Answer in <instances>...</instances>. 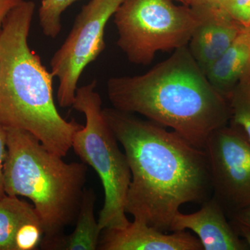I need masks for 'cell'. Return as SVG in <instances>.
Returning <instances> with one entry per match:
<instances>
[{
    "mask_svg": "<svg viewBox=\"0 0 250 250\" xmlns=\"http://www.w3.org/2000/svg\"><path fill=\"white\" fill-rule=\"evenodd\" d=\"M98 250H203L199 238L189 231L167 234L147 224L134 220L124 229H104Z\"/></svg>",
    "mask_w": 250,
    "mask_h": 250,
    "instance_id": "cell-10",
    "label": "cell"
},
{
    "mask_svg": "<svg viewBox=\"0 0 250 250\" xmlns=\"http://www.w3.org/2000/svg\"><path fill=\"white\" fill-rule=\"evenodd\" d=\"M229 0H183V4L193 9H224Z\"/></svg>",
    "mask_w": 250,
    "mask_h": 250,
    "instance_id": "cell-18",
    "label": "cell"
},
{
    "mask_svg": "<svg viewBox=\"0 0 250 250\" xmlns=\"http://www.w3.org/2000/svg\"><path fill=\"white\" fill-rule=\"evenodd\" d=\"M229 126L250 143V67L228 98Z\"/></svg>",
    "mask_w": 250,
    "mask_h": 250,
    "instance_id": "cell-15",
    "label": "cell"
},
{
    "mask_svg": "<svg viewBox=\"0 0 250 250\" xmlns=\"http://www.w3.org/2000/svg\"><path fill=\"white\" fill-rule=\"evenodd\" d=\"M39 219L34 207L18 197L0 198V250H15V238L24 224Z\"/></svg>",
    "mask_w": 250,
    "mask_h": 250,
    "instance_id": "cell-14",
    "label": "cell"
},
{
    "mask_svg": "<svg viewBox=\"0 0 250 250\" xmlns=\"http://www.w3.org/2000/svg\"><path fill=\"white\" fill-rule=\"evenodd\" d=\"M5 194L29 198L42 224V241L54 239L76 222L85 189L84 163H65L37 138L22 129L4 128Z\"/></svg>",
    "mask_w": 250,
    "mask_h": 250,
    "instance_id": "cell-4",
    "label": "cell"
},
{
    "mask_svg": "<svg viewBox=\"0 0 250 250\" xmlns=\"http://www.w3.org/2000/svg\"><path fill=\"white\" fill-rule=\"evenodd\" d=\"M125 0H90L77 15L70 34L50 61L51 72L59 80L57 98L62 108L71 107L79 80L106 45V24Z\"/></svg>",
    "mask_w": 250,
    "mask_h": 250,
    "instance_id": "cell-7",
    "label": "cell"
},
{
    "mask_svg": "<svg viewBox=\"0 0 250 250\" xmlns=\"http://www.w3.org/2000/svg\"><path fill=\"white\" fill-rule=\"evenodd\" d=\"M22 0H0V31L6 16Z\"/></svg>",
    "mask_w": 250,
    "mask_h": 250,
    "instance_id": "cell-20",
    "label": "cell"
},
{
    "mask_svg": "<svg viewBox=\"0 0 250 250\" xmlns=\"http://www.w3.org/2000/svg\"><path fill=\"white\" fill-rule=\"evenodd\" d=\"M96 195L93 189H84L73 232L42 242L40 248L50 250H96L102 230L95 217Z\"/></svg>",
    "mask_w": 250,
    "mask_h": 250,
    "instance_id": "cell-13",
    "label": "cell"
},
{
    "mask_svg": "<svg viewBox=\"0 0 250 250\" xmlns=\"http://www.w3.org/2000/svg\"><path fill=\"white\" fill-rule=\"evenodd\" d=\"M231 225L238 236L244 238V241L250 249V226L246 224L241 223L235 219H231Z\"/></svg>",
    "mask_w": 250,
    "mask_h": 250,
    "instance_id": "cell-21",
    "label": "cell"
},
{
    "mask_svg": "<svg viewBox=\"0 0 250 250\" xmlns=\"http://www.w3.org/2000/svg\"><path fill=\"white\" fill-rule=\"evenodd\" d=\"M226 216L223 207L212 195L202 204L198 211L190 214L177 212L171 222L170 231H193L203 250H250Z\"/></svg>",
    "mask_w": 250,
    "mask_h": 250,
    "instance_id": "cell-9",
    "label": "cell"
},
{
    "mask_svg": "<svg viewBox=\"0 0 250 250\" xmlns=\"http://www.w3.org/2000/svg\"><path fill=\"white\" fill-rule=\"evenodd\" d=\"M231 218L250 226V207L238 212L236 214L232 215Z\"/></svg>",
    "mask_w": 250,
    "mask_h": 250,
    "instance_id": "cell-22",
    "label": "cell"
},
{
    "mask_svg": "<svg viewBox=\"0 0 250 250\" xmlns=\"http://www.w3.org/2000/svg\"><path fill=\"white\" fill-rule=\"evenodd\" d=\"M97 82L78 87L72 107L83 113L85 125L75 133L72 148L86 165L96 171L103 184L104 202L98 224L100 229H124L130 222L125 205L131 174L126 156L104 116Z\"/></svg>",
    "mask_w": 250,
    "mask_h": 250,
    "instance_id": "cell-5",
    "label": "cell"
},
{
    "mask_svg": "<svg viewBox=\"0 0 250 250\" xmlns=\"http://www.w3.org/2000/svg\"><path fill=\"white\" fill-rule=\"evenodd\" d=\"M7 151L6 132L4 127L0 126V198L4 197V164Z\"/></svg>",
    "mask_w": 250,
    "mask_h": 250,
    "instance_id": "cell-19",
    "label": "cell"
},
{
    "mask_svg": "<svg viewBox=\"0 0 250 250\" xmlns=\"http://www.w3.org/2000/svg\"><path fill=\"white\" fill-rule=\"evenodd\" d=\"M107 93L113 108L170 128L201 149L229 122L228 100L210 84L188 45L143 75L111 77Z\"/></svg>",
    "mask_w": 250,
    "mask_h": 250,
    "instance_id": "cell-2",
    "label": "cell"
},
{
    "mask_svg": "<svg viewBox=\"0 0 250 250\" xmlns=\"http://www.w3.org/2000/svg\"><path fill=\"white\" fill-rule=\"evenodd\" d=\"M204 149L213 196L226 214L250 207V143L228 125L210 135Z\"/></svg>",
    "mask_w": 250,
    "mask_h": 250,
    "instance_id": "cell-8",
    "label": "cell"
},
{
    "mask_svg": "<svg viewBox=\"0 0 250 250\" xmlns=\"http://www.w3.org/2000/svg\"><path fill=\"white\" fill-rule=\"evenodd\" d=\"M36 4L22 0L0 31V126L29 131L64 157L83 125L67 121L54 103L53 75L28 42Z\"/></svg>",
    "mask_w": 250,
    "mask_h": 250,
    "instance_id": "cell-3",
    "label": "cell"
},
{
    "mask_svg": "<svg viewBox=\"0 0 250 250\" xmlns=\"http://www.w3.org/2000/svg\"><path fill=\"white\" fill-rule=\"evenodd\" d=\"M195 10L200 16V22L188 47L205 73L232 43L244 25L224 9Z\"/></svg>",
    "mask_w": 250,
    "mask_h": 250,
    "instance_id": "cell-11",
    "label": "cell"
},
{
    "mask_svg": "<svg viewBox=\"0 0 250 250\" xmlns=\"http://www.w3.org/2000/svg\"><path fill=\"white\" fill-rule=\"evenodd\" d=\"M225 10L243 25L250 24V0H229Z\"/></svg>",
    "mask_w": 250,
    "mask_h": 250,
    "instance_id": "cell-17",
    "label": "cell"
},
{
    "mask_svg": "<svg viewBox=\"0 0 250 250\" xmlns=\"http://www.w3.org/2000/svg\"><path fill=\"white\" fill-rule=\"evenodd\" d=\"M171 1H174V2L177 1V2H179L180 3V4H183V0H171Z\"/></svg>",
    "mask_w": 250,
    "mask_h": 250,
    "instance_id": "cell-23",
    "label": "cell"
},
{
    "mask_svg": "<svg viewBox=\"0 0 250 250\" xmlns=\"http://www.w3.org/2000/svg\"><path fill=\"white\" fill-rule=\"evenodd\" d=\"M79 0H42L39 9V22L44 35L54 38L62 29V14Z\"/></svg>",
    "mask_w": 250,
    "mask_h": 250,
    "instance_id": "cell-16",
    "label": "cell"
},
{
    "mask_svg": "<svg viewBox=\"0 0 250 250\" xmlns=\"http://www.w3.org/2000/svg\"><path fill=\"white\" fill-rule=\"evenodd\" d=\"M104 116L125 150L131 179L125 211L170 231L181 206L202 204L213 195L205 149L174 131L133 113L103 108Z\"/></svg>",
    "mask_w": 250,
    "mask_h": 250,
    "instance_id": "cell-1",
    "label": "cell"
},
{
    "mask_svg": "<svg viewBox=\"0 0 250 250\" xmlns=\"http://www.w3.org/2000/svg\"><path fill=\"white\" fill-rule=\"evenodd\" d=\"M250 67V24L242 28L232 43L205 72L217 91L228 100L238 81Z\"/></svg>",
    "mask_w": 250,
    "mask_h": 250,
    "instance_id": "cell-12",
    "label": "cell"
},
{
    "mask_svg": "<svg viewBox=\"0 0 250 250\" xmlns=\"http://www.w3.org/2000/svg\"><path fill=\"white\" fill-rule=\"evenodd\" d=\"M113 18L118 47L130 62L143 65L160 51L188 45L200 22L195 9L171 0H125Z\"/></svg>",
    "mask_w": 250,
    "mask_h": 250,
    "instance_id": "cell-6",
    "label": "cell"
}]
</instances>
